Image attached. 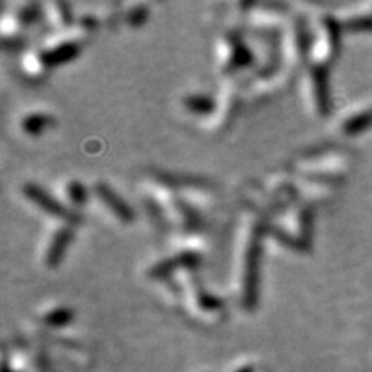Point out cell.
Listing matches in <instances>:
<instances>
[{"mask_svg":"<svg viewBox=\"0 0 372 372\" xmlns=\"http://www.w3.org/2000/svg\"><path fill=\"white\" fill-rule=\"evenodd\" d=\"M181 107L188 114H195L207 119L215 109V97L207 93H186L181 99Z\"/></svg>","mask_w":372,"mask_h":372,"instance_id":"cell-20","label":"cell"},{"mask_svg":"<svg viewBox=\"0 0 372 372\" xmlns=\"http://www.w3.org/2000/svg\"><path fill=\"white\" fill-rule=\"evenodd\" d=\"M78 224L66 221H50L42 240L40 258L45 269H56L64 257L66 248L71 244Z\"/></svg>","mask_w":372,"mask_h":372,"instance_id":"cell-10","label":"cell"},{"mask_svg":"<svg viewBox=\"0 0 372 372\" xmlns=\"http://www.w3.org/2000/svg\"><path fill=\"white\" fill-rule=\"evenodd\" d=\"M342 30L350 31V33H364V31H372V4L355 7L348 11L347 14L338 18Z\"/></svg>","mask_w":372,"mask_h":372,"instance_id":"cell-15","label":"cell"},{"mask_svg":"<svg viewBox=\"0 0 372 372\" xmlns=\"http://www.w3.org/2000/svg\"><path fill=\"white\" fill-rule=\"evenodd\" d=\"M372 128V102L355 104L338 117L335 133L342 138H352Z\"/></svg>","mask_w":372,"mask_h":372,"instance_id":"cell-13","label":"cell"},{"mask_svg":"<svg viewBox=\"0 0 372 372\" xmlns=\"http://www.w3.org/2000/svg\"><path fill=\"white\" fill-rule=\"evenodd\" d=\"M354 162L355 155L350 150L340 147H324L301 154L299 159H295L289 171L300 179L336 186L347 178L354 167Z\"/></svg>","mask_w":372,"mask_h":372,"instance_id":"cell-2","label":"cell"},{"mask_svg":"<svg viewBox=\"0 0 372 372\" xmlns=\"http://www.w3.org/2000/svg\"><path fill=\"white\" fill-rule=\"evenodd\" d=\"M245 88V74L226 78L221 92L215 97V109L207 119H203V129L209 133H222L233 123L241 104V92Z\"/></svg>","mask_w":372,"mask_h":372,"instance_id":"cell-8","label":"cell"},{"mask_svg":"<svg viewBox=\"0 0 372 372\" xmlns=\"http://www.w3.org/2000/svg\"><path fill=\"white\" fill-rule=\"evenodd\" d=\"M42 9H43V13H45L47 21L50 23V26H52L54 31L68 30V28H71L74 23H76L73 19L71 7L64 2L43 4Z\"/></svg>","mask_w":372,"mask_h":372,"instance_id":"cell-19","label":"cell"},{"mask_svg":"<svg viewBox=\"0 0 372 372\" xmlns=\"http://www.w3.org/2000/svg\"><path fill=\"white\" fill-rule=\"evenodd\" d=\"M90 193H92L93 198L99 200L102 209L111 214L117 222H121V224H129V222H133L135 212H133V209L129 207V203L124 200V198H121L114 188L109 186L107 183L95 181L90 186Z\"/></svg>","mask_w":372,"mask_h":372,"instance_id":"cell-12","label":"cell"},{"mask_svg":"<svg viewBox=\"0 0 372 372\" xmlns=\"http://www.w3.org/2000/svg\"><path fill=\"white\" fill-rule=\"evenodd\" d=\"M181 289V307L186 314L202 324H215L224 316V301L202 284L197 269L188 268L172 274Z\"/></svg>","mask_w":372,"mask_h":372,"instance_id":"cell-4","label":"cell"},{"mask_svg":"<svg viewBox=\"0 0 372 372\" xmlns=\"http://www.w3.org/2000/svg\"><path fill=\"white\" fill-rule=\"evenodd\" d=\"M215 59H217V73L222 78L241 76L256 71L257 57L253 54L252 45L246 40L240 26H231L224 30L217 38L215 47Z\"/></svg>","mask_w":372,"mask_h":372,"instance_id":"cell-5","label":"cell"},{"mask_svg":"<svg viewBox=\"0 0 372 372\" xmlns=\"http://www.w3.org/2000/svg\"><path fill=\"white\" fill-rule=\"evenodd\" d=\"M228 372H258V366L253 359H241L236 360Z\"/></svg>","mask_w":372,"mask_h":372,"instance_id":"cell-22","label":"cell"},{"mask_svg":"<svg viewBox=\"0 0 372 372\" xmlns=\"http://www.w3.org/2000/svg\"><path fill=\"white\" fill-rule=\"evenodd\" d=\"M90 197H92L90 188H86L83 183L76 178L64 179V181L61 183V186H59V200L76 214H80L78 210L88 203Z\"/></svg>","mask_w":372,"mask_h":372,"instance_id":"cell-14","label":"cell"},{"mask_svg":"<svg viewBox=\"0 0 372 372\" xmlns=\"http://www.w3.org/2000/svg\"><path fill=\"white\" fill-rule=\"evenodd\" d=\"M209 248L205 234L202 231L178 233L167 245V250L159 258H155L147 269V276L152 280H166L181 269L197 268L198 262Z\"/></svg>","mask_w":372,"mask_h":372,"instance_id":"cell-3","label":"cell"},{"mask_svg":"<svg viewBox=\"0 0 372 372\" xmlns=\"http://www.w3.org/2000/svg\"><path fill=\"white\" fill-rule=\"evenodd\" d=\"M121 21L131 28H138L148 19V6L145 4H126L119 11Z\"/></svg>","mask_w":372,"mask_h":372,"instance_id":"cell-21","label":"cell"},{"mask_svg":"<svg viewBox=\"0 0 372 372\" xmlns=\"http://www.w3.org/2000/svg\"><path fill=\"white\" fill-rule=\"evenodd\" d=\"M23 197L33 203V205L37 207L40 212L45 214L50 221H66L73 222V224H80V214L73 212V210L68 209L57 197L50 195L49 191L42 190V188L35 185V183H26V185L23 186Z\"/></svg>","mask_w":372,"mask_h":372,"instance_id":"cell-11","label":"cell"},{"mask_svg":"<svg viewBox=\"0 0 372 372\" xmlns=\"http://www.w3.org/2000/svg\"><path fill=\"white\" fill-rule=\"evenodd\" d=\"M73 308L64 304H47L38 311L37 319L47 328H64L71 324L73 320Z\"/></svg>","mask_w":372,"mask_h":372,"instance_id":"cell-17","label":"cell"},{"mask_svg":"<svg viewBox=\"0 0 372 372\" xmlns=\"http://www.w3.org/2000/svg\"><path fill=\"white\" fill-rule=\"evenodd\" d=\"M54 123H56V117L47 111L37 109V111H28L21 116L19 128L26 136H40L47 129L52 128Z\"/></svg>","mask_w":372,"mask_h":372,"instance_id":"cell-18","label":"cell"},{"mask_svg":"<svg viewBox=\"0 0 372 372\" xmlns=\"http://www.w3.org/2000/svg\"><path fill=\"white\" fill-rule=\"evenodd\" d=\"M342 31V25L336 16L328 13L317 14L314 21H311V50L307 64L330 69V66L340 56Z\"/></svg>","mask_w":372,"mask_h":372,"instance_id":"cell-7","label":"cell"},{"mask_svg":"<svg viewBox=\"0 0 372 372\" xmlns=\"http://www.w3.org/2000/svg\"><path fill=\"white\" fill-rule=\"evenodd\" d=\"M301 74H304L301 93L307 107L317 117H328L331 114L330 69L307 64Z\"/></svg>","mask_w":372,"mask_h":372,"instance_id":"cell-9","label":"cell"},{"mask_svg":"<svg viewBox=\"0 0 372 372\" xmlns=\"http://www.w3.org/2000/svg\"><path fill=\"white\" fill-rule=\"evenodd\" d=\"M281 69L288 78L296 76L307 66L311 50V21L304 14L289 16L281 31Z\"/></svg>","mask_w":372,"mask_h":372,"instance_id":"cell-6","label":"cell"},{"mask_svg":"<svg viewBox=\"0 0 372 372\" xmlns=\"http://www.w3.org/2000/svg\"><path fill=\"white\" fill-rule=\"evenodd\" d=\"M268 219L269 215L264 210L250 203L238 226L233 258V287L238 304L244 311H253L257 305L258 262Z\"/></svg>","mask_w":372,"mask_h":372,"instance_id":"cell-1","label":"cell"},{"mask_svg":"<svg viewBox=\"0 0 372 372\" xmlns=\"http://www.w3.org/2000/svg\"><path fill=\"white\" fill-rule=\"evenodd\" d=\"M19 66H21L23 74L31 81L43 80L50 71L49 62L45 61V57H43V54L40 52L38 47L26 50V52L23 54Z\"/></svg>","mask_w":372,"mask_h":372,"instance_id":"cell-16","label":"cell"}]
</instances>
